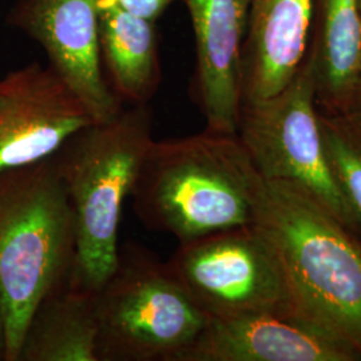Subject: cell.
Returning a JSON list of instances; mask_svg holds the SVG:
<instances>
[{"instance_id":"ffe728a7","label":"cell","mask_w":361,"mask_h":361,"mask_svg":"<svg viewBox=\"0 0 361 361\" xmlns=\"http://www.w3.org/2000/svg\"><path fill=\"white\" fill-rule=\"evenodd\" d=\"M357 6H359V10H360L361 13V0H357Z\"/></svg>"},{"instance_id":"5b68a950","label":"cell","mask_w":361,"mask_h":361,"mask_svg":"<svg viewBox=\"0 0 361 361\" xmlns=\"http://www.w3.org/2000/svg\"><path fill=\"white\" fill-rule=\"evenodd\" d=\"M95 302L98 361H180L209 322L168 261L133 243Z\"/></svg>"},{"instance_id":"ac0fdd59","label":"cell","mask_w":361,"mask_h":361,"mask_svg":"<svg viewBox=\"0 0 361 361\" xmlns=\"http://www.w3.org/2000/svg\"><path fill=\"white\" fill-rule=\"evenodd\" d=\"M344 114L350 118L359 128H361V87L360 90L357 91L356 97L353 98L348 110Z\"/></svg>"},{"instance_id":"2e32d148","label":"cell","mask_w":361,"mask_h":361,"mask_svg":"<svg viewBox=\"0 0 361 361\" xmlns=\"http://www.w3.org/2000/svg\"><path fill=\"white\" fill-rule=\"evenodd\" d=\"M319 116L328 165L361 238V128L345 114Z\"/></svg>"},{"instance_id":"7c38bea8","label":"cell","mask_w":361,"mask_h":361,"mask_svg":"<svg viewBox=\"0 0 361 361\" xmlns=\"http://www.w3.org/2000/svg\"><path fill=\"white\" fill-rule=\"evenodd\" d=\"M312 0H253L246 32L243 104L285 89L304 63L310 44Z\"/></svg>"},{"instance_id":"277c9868","label":"cell","mask_w":361,"mask_h":361,"mask_svg":"<svg viewBox=\"0 0 361 361\" xmlns=\"http://www.w3.org/2000/svg\"><path fill=\"white\" fill-rule=\"evenodd\" d=\"M153 140L149 104H129L79 130L55 154L77 229L71 279L95 293L116 268L123 207Z\"/></svg>"},{"instance_id":"9a60e30c","label":"cell","mask_w":361,"mask_h":361,"mask_svg":"<svg viewBox=\"0 0 361 361\" xmlns=\"http://www.w3.org/2000/svg\"><path fill=\"white\" fill-rule=\"evenodd\" d=\"M99 54L104 75L123 104H147L162 73L157 22L119 8L99 10Z\"/></svg>"},{"instance_id":"9c48e42d","label":"cell","mask_w":361,"mask_h":361,"mask_svg":"<svg viewBox=\"0 0 361 361\" xmlns=\"http://www.w3.org/2000/svg\"><path fill=\"white\" fill-rule=\"evenodd\" d=\"M92 122L50 66L13 70L0 79V173L50 158Z\"/></svg>"},{"instance_id":"4fadbf2b","label":"cell","mask_w":361,"mask_h":361,"mask_svg":"<svg viewBox=\"0 0 361 361\" xmlns=\"http://www.w3.org/2000/svg\"><path fill=\"white\" fill-rule=\"evenodd\" d=\"M308 58L319 111L344 114L361 87L357 0H312Z\"/></svg>"},{"instance_id":"6da1fadb","label":"cell","mask_w":361,"mask_h":361,"mask_svg":"<svg viewBox=\"0 0 361 361\" xmlns=\"http://www.w3.org/2000/svg\"><path fill=\"white\" fill-rule=\"evenodd\" d=\"M262 180L237 134L205 129L153 140L130 197L149 231L188 243L255 224Z\"/></svg>"},{"instance_id":"e0dca14e","label":"cell","mask_w":361,"mask_h":361,"mask_svg":"<svg viewBox=\"0 0 361 361\" xmlns=\"http://www.w3.org/2000/svg\"><path fill=\"white\" fill-rule=\"evenodd\" d=\"M178 0H99L98 8L114 7L134 16L158 22L169 7Z\"/></svg>"},{"instance_id":"30bf717a","label":"cell","mask_w":361,"mask_h":361,"mask_svg":"<svg viewBox=\"0 0 361 361\" xmlns=\"http://www.w3.org/2000/svg\"><path fill=\"white\" fill-rule=\"evenodd\" d=\"M361 352L302 313L210 317L180 361H360Z\"/></svg>"},{"instance_id":"7a4b0ae2","label":"cell","mask_w":361,"mask_h":361,"mask_svg":"<svg viewBox=\"0 0 361 361\" xmlns=\"http://www.w3.org/2000/svg\"><path fill=\"white\" fill-rule=\"evenodd\" d=\"M77 229L55 154L0 173V312L4 361L19 360L40 301L73 274Z\"/></svg>"},{"instance_id":"5bb4252c","label":"cell","mask_w":361,"mask_h":361,"mask_svg":"<svg viewBox=\"0 0 361 361\" xmlns=\"http://www.w3.org/2000/svg\"><path fill=\"white\" fill-rule=\"evenodd\" d=\"M18 361H98L95 292L71 277L51 290L30 319Z\"/></svg>"},{"instance_id":"ba28073f","label":"cell","mask_w":361,"mask_h":361,"mask_svg":"<svg viewBox=\"0 0 361 361\" xmlns=\"http://www.w3.org/2000/svg\"><path fill=\"white\" fill-rule=\"evenodd\" d=\"M99 0H18L7 23L35 40L49 66L85 104L94 122L125 104L111 90L99 54Z\"/></svg>"},{"instance_id":"52a82bcc","label":"cell","mask_w":361,"mask_h":361,"mask_svg":"<svg viewBox=\"0 0 361 361\" xmlns=\"http://www.w3.org/2000/svg\"><path fill=\"white\" fill-rule=\"evenodd\" d=\"M168 264L209 319L305 314L276 249L255 224L180 243Z\"/></svg>"},{"instance_id":"8fae6325","label":"cell","mask_w":361,"mask_h":361,"mask_svg":"<svg viewBox=\"0 0 361 361\" xmlns=\"http://www.w3.org/2000/svg\"><path fill=\"white\" fill-rule=\"evenodd\" d=\"M182 1L193 27L194 101L207 130L237 134L243 107V49L253 0Z\"/></svg>"},{"instance_id":"d6986e66","label":"cell","mask_w":361,"mask_h":361,"mask_svg":"<svg viewBox=\"0 0 361 361\" xmlns=\"http://www.w3.org/2000/svg\"><path fill=\"white\" fill-rule=\"evenodd\" d=\"M6 357V332H4V323L0 312V360L4 361Z\"/></svg>"},{"instance_id":"8992f818","label":"cell","mask_w":361,"mask_h":361,"mask_svg":"<svg viewBox=\"0 0 361 361\" xmlns=\"http://www.w3.org/2000/svg\"><path fill=\"white\" fill-rule=\"evenodd\" d=\"M237 137L262 180L295 186L357 234L324 152L308 55L285 89L243 104Z\"/></svg>"},{"instance_id":"3957f363","label":"cell","mask_w":361,"mask_h":361,"mask_svg":"<svg viewBox=\"0 0 361 361\" xmlns=\"http://www.w3.org/2000/svg\"><path fill=\"white\" fill-rule=\"evenodd\" d=\"M255 225L307 316L361 352V238L295 186L262 180Z\"/></svg>"}]
</instances>
